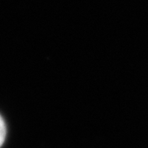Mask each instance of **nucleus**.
Instances as JSON below:
<instances>
[{
	"mask_svg": "<svg viewBox=\"0 0 148 148\" xmlns=\"http://www.w3.org/2000/svg\"><path fill=\"white\" fill-rule=\"evenodd\" d=\"M6 136V127L4 122L3 120V119L0 116V147L2 146V144L3 143L5 140Z\"/></svg>",
	"mask_w": 148,
	"mask_h": 148,
	"instance_id": "nucleus-1",
	"label": "nucleus"
}]
</instances>
